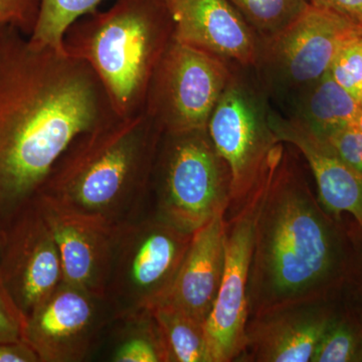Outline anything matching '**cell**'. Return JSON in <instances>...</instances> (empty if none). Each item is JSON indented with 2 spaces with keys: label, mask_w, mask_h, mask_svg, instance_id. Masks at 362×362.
<instances>
[{
  "label": "cell",
  "mask_w": 362,
  "mask_h": 362,
  "mask_svg": "<svg viewBox=\"0 0 362 362\" xmlns=\"http://www.w3.org/2000/svg\"><path fill=\"white\" fill-rule=\"evenodd\" d=\"M117 117L89 64L0 25V218L35 197L78 135Z\"/></svg>",
  "instance_id": "1"
},
{
  "label": "cell",
  "mask_w": 362,
  "mask_h": 362,
  "mask_svg": "<svg viewBox=\"0 0 362 362\" xmlns=\"http://www.w3.org/2000/svg\"><path fill=\"white\" fill-rule=\"evenodd\" d=\"M334 218L285 145L257 221L249 318L281 305L330 296L349 267Z\"/></svg>",
  "instance_id": "2"
},
{
  "label": "cell",
  "mask_w": 362,
  "mask_h": 362,
  "mask_svg": "<svg viewBox=\"0 0 362 362\" xmlns=\"http://www.w3.org/2000/svg\"><path fill=\"white\" fill-rule=\"evenodd\" d=\"M162 135L145 112L86 131L54 163L35 197L119 230L148 214Z\"/></svg>",
  "instance_id": "3"
},
{
  "label": "cell",
  "mask_w": 362,
  "mask_h": 362,
  "mask_svg": "<svg viewBox=\"0 0 362 362\" xmlns=\"http://www.w3.org/2000/svg\"><path fill=\"white\" fill-rule=\"evenodd\" d=\"M173 40L164 0H116L74 23L64 49L89 64L117 116L127 118L144 112L152 76Z\"/></svg>",
  "instance_id": "4"
},
{
  "label": "cell",
  "mask_w": 362,
  "mask_h": 362,
  "mask_svg": "<svg viewBox=\"0 0 362 362\" xmlns=\"http://www.w3.org/2000/svg\"><path fill=\"white\" fill-rule=\"evenodd\" d=\"M230 175L207 129L162 135L150 185L148 214L194 233L226 211Z\"/></svg>",
  "instance_id": "5"
},
{
  "label": "cell",
  "mask_w": 362,
  "mask_h": 362,
  "mask_svg": "<svg viewBox=\"0 0 362 362\" xmlns=\"http://www.w3.org/2000/svg\"><path fill=\"white\" fill-rule=\"evenodd\" d=\"M192 239V233L149 214L119 228L105 293L115 318L165 298Z\"/></svg>",
  "instance_id": "6"
},
{
  "label": "cell",
  "mask_w": 362,
  "mask_h": 362,
  "mask_svg": "<svg viewBox=\"0 0 362 362\" xmlns=\"http://www.w3.org/2000/svg\"><path fill=\"white\" fill-rule=\"evenodd\" d=\"M242 75L232 71L206 128L230 170V199L226 216L247 202L283 144L272 129L271 109L263 90Z\"/></svg>",
  "instance_id": "7"
},
{
  "label": "cell",
  "mask_w": 362,
  "mask_h": 362,
  "mask_svg": "<svg viewBox=\"0 0 362 362\" xmlns=\"http://www.w3.org/2000/svg\"><path fill=\"white\" fill-rule=\"evenodd\" d=\"M361 25L312 4L277 35L259 42L257 71L265 93L289 104L329 71Z\"/></svg>",
  "instance_id": "8"
},
{
  "label": "cell",
  "mask_w": 362,
  "mask_h": 362,
  "mask_svg": "<svg viewBox=\"0 0 362 362\" xmlns=\"http://www.w3.org/2000/svg\"><path fill=\"white\" fill-rule=\"evenodd\" d=\"M230 75L225 62L173 39L152 76L144 112L163 134L206 129Z\"/></svg>",
  "instance_id": "9"
},
{
  "label": "cell",
  "mask_w": 362,
  "mask_h": 362,
  "mask_svg": "<svg viewBox=\"0 0 362 362\" xmlns=\"http://www.w3.org/2000/svg\"><path fill=\"white\" fill-rule=\"evenodd\" d=\"M285 144L279 148L263 180L237 211L225 216V265L218 296L206 322L211 362H235L244 345L249 320L247 285L255 233L272 175Z\"/></svg>",
  "instance_id": "10"
},
{
  "label": "cell",
  "mask_w": 362,
  "mask_h": 362,
  "mask_svg": "<svg viewBox=\"0 0 362 362\" xmlns=\"http://www.w3.org/2000/svg\"><path fill=\"white\" fill-rule=\"evenodd\" d=\"M114 319L106 297L63 282L26 319L23 341L40 362L85 361Z\"/></svg>",
  "instance_id": "11"
},
{
  "label": "cell",
  "mask_w": 362,
  "mask_h": 362,
  "mask_svg": "<svg viewBox=\"0 0 362 362\" xmlns=\"http://www.w3.org/2000/svg\"><path fill=\"white\" fill-rule=\"evenodd\" d=\"M0 281L25 320L64 282L61 259L37 197L6 221Z\"/></svg>",
  "instance_id": "12"
},
{
  "label": "cell",
  "mask_w": 362,
  "mask_h": 362,
  "mask_svg": "<svg viewBox=\"0 0 362 362\" xmlns=\"http://www.w3.org/2000/svg\"><path fill=\"white\" fill-rule=\"evenodd\" d=\"M329 297L281 305L250 317L235 362H312L337 313Z\"/></svg>",
  "instance_id": "13"
},
{
  "label": "cell",
  "mask_w": 362,
  "mask_h": 362,
  "mask_svg": "<svg viewBox=\"0 0 362 362\" xmlns=\"http://www.w3.org/2000/svg\"><path fill=\"white\" fill-rule=\"evenodd\" d=\"M173 39L243 68H255L259 40L228 0H164Z\"/></svg>",
  "instance_id": "14"
},
{
  "label": "cell",
  "mask_w": 362,
  "mask_h": 362,
  "mask_svg": "<svg viewBox=\"0 0 362 362\" xmlns=\"http://www.w3.org/2000/svg\"><path fill=\"white\" fill-rule=\"evenodd\" d=\"M35 197L58 247L64 282L105 296L118 230Z\"/></svg>",
  "instance_id": "15"
},
{
  "label": "cell",
  "mask_w": 362,
  "mask_h": 362,
  "mask_svg": "<svg viewBox=\"0 0 362 362\" xmlns=\"http://www.w3.org/2000/svg\"><path fill=\"white\" fill-rule=\"evenodd\" d=\"M270 124L279 141L291 145L308 163L325 211L335 218L350 214L362 232V175L344 163L325 140L292 119L271 110Z\"/></svg>",
  "instance_id": "16"
},
{
  "label": "cell",
  "mask_w": 362,
  "mask_h": 362,
  "mask_svg": "<svg viewBox=\"0 0 362 362\" xmlns=\"http://www.w3.org/2000/svg\"><path fill=\"white\" fill-rule=\"evenodd\" d=\"M225 216L226 211H221L192 233L177 275L161 301L204 323L213 309L223 278Z\"/></svg>",
  "instance_id": "17"
},
{
  "label": "cell",
  "mask_w": 362,
  "mask_h": 362,
  "mask_svg": "<svg viewBox=\"0 0 362 362\" xmlns=\"http://www.w3.org/2000/svg\"><path fill=\"white\" fill-rule=\"evenodd\" d=\"M290 119L320 138L356 126L361 102L341 87L329 71L288 104Z\"/></svg>",
  "instance_id": "18"
},
{
  "label": "cell",
  "mask_w": 362,
  "mask_h": 362,
  "mask_svg": "<svg viewBox=\"0 0 362 362\" xmlns=\"http://www.w3.org/2000/svg\"><path fill=\"white\" fill-rule=\"evenodd\" d=\"M114 362H169L165 343L150 309L116 317L112 322Z\"/></svg>",
  "instance_id": "19"
},
{
  "label": "cell",
  "mask_w": 362,
  "mask_h": 362,
  "mask_svg": "<svg viewBox=\"0 0 362 362\" xmlns=\"http://www.w3.org/2000/svg\"><path fill=\"white\" fill-rule=\"evenodd\" d=\"M150 311L160 329L169 362H211L206 323L164 302Z\"/></svg>",
  "instance_id": "20"
},
{
  "label": "cell",
  "mask_w": 362,
  "mask_h": 362,
  "mask_svg": "<svg viewBox=\"0 0 362 362\" xmlns=\"http://www.w3.org/2000/svg\"><path fill=\"white\" fill-rule=\"evenodd\" d=\"M104 0H40L37 25L30 39L35 44L64 49V37L74 23L94 13Z\"/></svg>",
  "instance_id": "21"
},
{
  "label": "cell",
  "mask_w": 362,
  "mask_h": 362,
  "mask_svg": "<svg viewBox=\"0 0 362 362\" xmlns=\"http://www.w3.org/2000/svg\"><path fill=\"white\" fill-rule=\"evenodd\" d=\"M242 16L259 42L296 21L310 6L309 0H228Z\"/></svg>",
  "instance_id": "22"
},
{
  "label": "cell",
  "mask_w": 362,
  "mask_h": 362,
  "mask_svg": "<svg viewBox=\"0 0 362 362\" xmlns=\"http://www.w3.org/2000/svg\"><path fill=\"white\" fill-rule=\"evenodd\" d=\"M362 361V321L351 314L333 316L312 362Z\"/></svg>",
  "instance_id": "23"
},
{
  "label": "cell",
  "mask_w": 362,
  "mask_h": 362,
  "mask_svg": "<svg viewBox=\"0 0 362 362\" xmlns=\"http://www.w3.org/2000/svg\"><path fill=\"white\" fill-rule=\"evenodd\" d=\"M332 78L361 102L362 93V26L338 49L329 69Z\"/></svg>",
  "instance_id": "24"
},
{
  "label": "cell",
  "mask_w": 362,
  "mask_h": 362,
  "mask_svg": "<svg viewBox=\"0 0 362 362\" xmlns=\"http://www.w3.org/2000/svg\"><path fill=\"white\" fill-rule=\"evenodd\" d=\"M322 139L344 163L362 175V131L357 126L334 131Z\"/></svg>",
  "instance_id": "25"
},
{
  "label": "cell",
  "mask_w": 362,
  "mask_h": 362,
  "mask_svg": "<svg viewBox=\"0 0 362 362\" xmlns=\"http://www.w3.org/2000/svg\"><path fill=\"white\" fill-rule=\"evenodd\" d=\"M40 0H0V25L16 26L30 37L37 25Z\"/></svg>",
  "instance_id": "26"
},
{
  "label": "cell",
  "mask_w": 362,
  "mask_h": 362,
  "mask_svg": "<svg viewBox=\"0 0 362 362\" xmlns=\"http://www.w3.org/2000/svg\"><path fill=\"white\" fill-rule=\"evenodd\" d=\"M26 320L0 281V343L23 341Z\"/></svg>",
  "instance_id": "27"
},
{
  "label": "cell",
  "mask_w": 362,
  "mask_h": 362,
  "mask_svg": "<svg viewBox=\"0 0 362 362\" xmlns=\"http://www.w3.org/2000/svg\"><path fill=\"white\" fill-rule=\"evenodd\" d=\"M313 6L362 25V0H309Z\"/></svg>",
  "instance_id": "28"
},
{
  "label": "cell",
  "mask_w": 362,
  "mask_h": 362,
  "mask_svg": "<svg viewBox=\"0 0 362 362\" xmlns=\"http://www.w3.org/2000/svg\"><path fill=\"white\" fill-rule=\"evenodd\" d=\"M39 361V357L25 341L0 343V362Z\"/></svg>",
  "instance_id": "29"
},
{
  "label": "cell",
  "mask_w": 362,
  "mask_h": 362,
  "mask_svg": "<svg viewBox=\"0 0 362 362\" xmlns=\"http://www.w3.org/2000/svg\"><path fill=\"white\" fill-rule=\"evenodd\" d=\"M6 242V226L4 221L0 218V263H1L2 255Z\"/></svg>",
  "instance_id": "30"
},
{
  "label": "cell",
  "mask_w": 362,
  "mask_h": 362,
  "mask_svg": "<svg viewBox=\"0 0 362 362\" xmlns=\"http://www.w3.org/2000/svg\"><path fill=\"white\" fill-rule=\"evenodd\" d=\"M356 126L362 131V106L361 112H359L358 119H357Z\"/></svg>",
  "instance_id": "31"
},
{
  "label": "cell",
  "mask_w": 362,
  "mask_h": 362,
  "mask_svg": "<svg viewBox=\"0 0 362 362\" xmlns=\"http://www.w3.org/2000/svg\"><path fill=\"white\" fill-rule=\"evenodd\" d=\"M359 297H361V303H362V285L361 289H359Z\"/></svg>",
  "instance_id": "32"
},
{
  "label": "cell",
  "mask_w": 362,
  "mask_h": 362,
  "mask_svg": "<svg viewBox=\"0 0 362 362\" xmlns=\"http://www.w3.org/2000/svg\"><path fill=\"white\" fill-rule=\"evenodd\" d=\"M361 106H362V93H361Z\"/></svg>",
  "instance_id": "33"
}]
</instances>
